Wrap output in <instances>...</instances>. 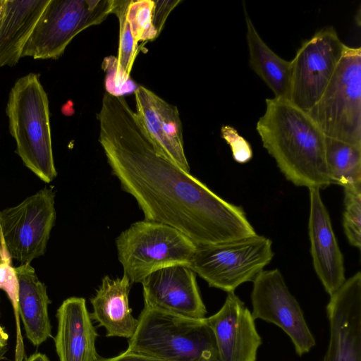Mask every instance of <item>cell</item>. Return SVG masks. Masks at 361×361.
<instances>
[{
	"mask_svg": "<svg viewBox=\"0 0 361 361\" xmlns=\"http://www.w3.org/2000/svg\"><path fill=\"white\" fill-rule=\"evenodd\" d=\"M127 350L164 361H219L214 333L204 319L145 307Z\"/></svg>",
	"mask_w": 361,
	"mask_h": 361,
	"instance_id": "277c9868",
	"label": "cell"
},
{
	"mask_svg": "<svg viewBox=\"0 0 361 361\" xmlns=\"http://www.w3.org/2000/svg\"><path fill=\"white\" fill-rule=\"evenodd\" d=\"M8 335L4 328L0 324V347L6 346Z\"/></svg>",
	"mask_w": 361,
	"mask_h": 361,
	"instance_id": "f546056e",
	"label": "cell"
},
{
	"mask_svg": "<svg viewBox=\"0 0 361 361\" xmlns=\"http://www.w3.org/2000/svg\"><path fill=\"white\" fill-rule=\"evenodd\" d=\"M130 0H114L113 13L116 14L119 23V43L118 56L114 67V90H121L130 79L135 57L138 53V43L135 42L126 18ZM113 82L106 88L107 91Z\"/></svg>",
	"mask_w": 361,
	"mask_h": 361,
	"instance_id": "cb8c5ba5",
	"label": "cell"
},
{
	"mask_svg": "<svg viewBox=\"0 0 361 361\" xmlns=\"http://www.w3.org/2000/svg\"><path fill=\"white\" fill-rule=\"evenodd\" d=\"M251 293L254 319H260L281 328L301 356L316 345L302 309L278 269L263 270L254 280Z\"/></svg>",
	"mask_w": 361,
	"mask_h": 361,
	"instance_id": "8fae6325",
	"label": "cell"
},
{
	"mask_svg": "<svg viewBox=\"0 0 361 361\" xmlns=\"http://www.w3.org/2000/svg\"><path fill=\"white\" fill-rule=\"evenodd\" d=\"M343 228L350 244L361 247V188L344 189Z\"/></svg>",
	"mask_w": 361,
	"mask_h": 361,
	"instance_id": "484cf974",
	"label": "cell"
},
{
	"mask_svg": "<svg viewBox=\"0 0 361 361\" xmlns=\"http://www.w3.org/2000/svg\"><path fill=\"white\" fill-rule=\"evenodd\" d=\"M25 361H49L46 355L41 353H36L30 355Z\"/></svg>",
	"mask_w": 361,
	"mask_h": 361,
	"instance_id": "f1b7e54d",
	"label": "cell"
},
{
	"mask_svg": "<svg viewBox=\"0 0 361 361\" xmlns=\"http://www.w3.org/2000/svg\"><path fill=\"white\" fill-rule=\"evenodd\" d=\"M330 338L322 361H361V273L332 295L326 306Z\"/></svg>",
	"mask_w": 361,
	"mask_h": 361,
	"instance_id": "7c38bea8",
	"label": "cell"
},
{
	"mask_svg": "<svg viewBox=\"0 0 361 361\" xmlns=\"http://www.w3.org/2000/svg\"><path fill=\"white\" fill-rule=\"evenodd\" d=\"M99 142L112 173L145 220L171 226L196 245L256 235L243 209L231 204L154 148L123 95L105 92Z\"/></svg>",
	"mask_w": 361,
	"mask_h": 361,
	"instance_id": "6da1fadb",
	"label": "cell"
},
{
	"mask_svg": "<svg viewBox=\"0 0 361 361\" xmlns=\"http://www.w3.org/2000/svg\"><path fill=\"white\" fill-rule=\"evenodd\" d=\"M247 27L246 39L251 68L272 90L276 98L288 99L291 63L281 58L264 42L244 6Z\"/></svg>",
	"mask_w": 361,
	"mask_h": 361,
	"instance_id": "44dd1931",
	"label": "cell"
},
{
	"mask_svg": "<svg viewBox=\"0 0 361 361\" xmlns=\"http://www.w3.org/2000/svg\"><path fill=\"white\" fill-rule=\"evenodd\" d=\"M256 130L263 147L292 183L319 190L331 184L326 136L307 112L288 99L267 98Z\"/></svg>",
	"mask_w": 361,
	"mask_h": 361,
	"instance_id": "7a4b0ae2",
	"label": "cell"
},
{
	"mask_svg": "<svg viewBox=\"0 0 361 361\" xmlns=\"http://www.w3.org/2000/svg\"><path fill=\"white\" fill-rule=\"evenodd\" d=\"M326 162L331 183L361 188V147L326 137Z\"/></svg>",
	"mask_w": 361,
	"mask_h": 361,
	"instance_id": "603a6c76",
	"label": "cell"
},
{
	"mask_svg": "<svg viewBox=\"0 0 361 361\" xmlns=\"http://www.w3.org/2000/svg\"><path fill=\"white\" fill-rule=\"evenodd\" d=\"M134 94L135 114L154 148L159 154L190 172L178 108L142 85L135 89Z\"/></svg>",
	"mask_w": 361,
	"mask_h": 361,
	"instance_id": "5bb4252c",
	"label": "cell"
},
{
	"mask_svg": "<svg viewBox=\"0 0 361 361\" xmlns=\"http://www.w3.org/2000/svg\"><path fill=\"white\" fill-rule=\"evenodd\" d=\"M97 361H164L151 356L126 350L118 355L111 358L99 357Z\"/></svg>",
	"mask_w": 361,
	"mask_h": 361,
	"instance_id": "83f0119b",
	"label": "cell"
},
{
	"mask_svg": "<svg viewBox=\"0 0 361 361\" xmlns=\"http://www.w3.org/2000/svg\"><path fill=\"white\" fill-rule=\"evenodd\" d=\"M49 0H0V68L15 66Z\"/></svg>",
	"mask_w": 361,
	"mask_h": 361,
	"instance_id": "ac0fdd59",
	"label": "cell"
},
{
	"mask_svg": "<svg viewBox=\"0 0 361 361\" xmlns=\"http://www.w3.org/2000/svg\"><path fill=\"white\" fill-rule=\"evenodd\" d=\"M274 257L271 240L257 234L218 244L197 245L188 266L211 287L234 292L253 280Z\"/></svg>",
	"mask_w": 361,
	"mask_h": 361,
	"instance_id": "52a82bcc",
	"label": "cell"
},
{
	"mask_svg": "<svg viewBox=\"0 0 361 361\" xmlns=\"http://www.w3.org/2000/svg\"><path fill=\"white\" fill-rule=\"evenodd\" d=\"M222 138L229 145L234 160L244 164L252 157V150L250 143L241 136L237 130L229 125L221 128Z\"/></svg>",
	"mask_w": 361,
	"mask_h": 361,
	"instance_id": "4316f807",
	"label": "cell"
},
{
	"mask_svg": "<svg viewBox=\"0 0 361 361\" xmlns=\"http://www.w3.org/2000/svg\"><path fill=\"white\" fill-rule=\"evenodd\" d=\"M16 153L26 167L45 183L57 173L54 165L47 94L39 75L30 73L11 87L6 107Z\"/></svg>",
	"mask_w": 361,
	"mask_h": 361,
	"instance_id": "3957f363",
	"label": "cell"
},
{
	"mask_svg": "<svg viewBox=\"0 0 361 361\" xmlns=\"http://www.w3.org/2000/svg\"><path fill=\"white\" fill-rule=\"evenodd\" d=\"M141 283L145 307L192 319L206 318L195 273L188 266L176 264L158 269Z\"/></svg>",
	"mask_w": 361,
	"mask_h": 361,
	"instance_id": "4fadbf2b",
	"label": "cell"
},
{
	"mask_svg": "<svg viewBox=\"0 0 361 361\" xmlns=\"http://www.w3.org/2000/svg\"><path fill=\"white\" fill-rule=\"evenodd\" d=\"M131 282L123 274L121 278L106 276L96 295L90 299L93 312L92 319L106 329V336L130 338L135 332L138 321L129 307L128 295Z\"/></svg>",
	"mask_w": 361,
	"mask_h": 361,
	"instance_id": "d6986e66",
	"label": "cell"
},
{
	"mask_svg": "<svg viewBox=\"0 0 361 361\" xmlns=\"http://www.w3.org/2000/svg\"><path fill=\"white\" fill-rule=\"evenodd\" d=\"M18 281V311L26 336L38 346L51 337L48 314L51 303L45 284L41 282L30 264L15 267Z\"/></svg>",
	"mask_w": 361,
	"mask_h": 361,
	"instance_id": "ffe728a7",
	"label": "cell"
},
{
	"mask_svg": "<svg viewBox=\"0 0 361 361\" xmlns=\"http://www.w3.org/2000/svg\"><path fill=\"white\" fill-rule=\"evenodd\" d=\"M118 258L133 283H141L151 273L172 265L189 266L197 245L166 224L139 221L116 239Z\"/></svg>",
	"mask_w": 361,
	"mask_h": 361,
	"instance_id": "5b68a950",
	"label": "cell"
},
{
	"mask_svg": "<svg viewBox=\"0 0 361 361\" xmlns=\"http://www.w3.org/2000/svg\"><path fill=\"white\" fill-rule=\"evenodd\" d=\"M205 320L214 335L219 361H256L262 338L251 312L234 292Z\"/></svg>",
	"mask_w": 361,
	"mask_h": 361,
	"instance_id": "9a60e30c",
	"label": "cell"
},
{
	"mask_svg": "<svg viewBox=\"0 0 361 361\" xmlns=\"http://www.w3.org/2000/svg\"><path fill=\"white\" fill-rule=\"evenodd\" d=\"M327 137L361 147V48L345 46L318 102L307 112Z\"/></svg>",
	"mask_w": 361,
	"mask_h": 361,
	"instance_id": "8992f818",
	"label": "cell"
},
{
	"mask_svg": "<svg viewBox=\"0 0 361 361\" xmlns=\"http://www.w3.org/2000/svg\"><path fill=\"white\" fill-rule=\"evenodd\" d=\"M54 192L44 188L16 206L0 212V255L21 264L42 256L54 225Z\"/></svg>",
	"mask_w": 361,
	"mask_h": 361,
	"instance_id": "9c48e42d",
	"label": "cell"
},
{
	"mask_svg": "<svg viewBox=\"0 0 361 361\" xmlns=\"http://www.w3.org/2000/svg\"><path fill=\"white\" fill-rule=\"evenodd\" d=\"M7 351L6 346L0 347V361L4 358L5 353Z\"/></svg>",
	"mask_w": 361,
	"mask_h": 361,
	"instance_id": "4dcf8cb0",
	"label": "cell"
},
{
	"mask_svg": "<svg viewBox=\"0 0 361 361\" xmlns=\"http://www.w3.org/2000/svg\"><path fill=\"white\" fill-rule=\"evenodd\" d=\"M180 0H130L126 18L136 42L156 39Z\"/></svg>",
	"mask_w": 361,
	"mask_h": 361,
	"instance_id": "7402d4cb",
	"label": "cell"
},
{
	"mask_svg": "<svg viewBox=\"0 0 361 361\" xmlns=\"http://www.w3.org/2000/svg\"><path fill=\"white\" fill-rule=\"evenodd\" d=\"M58 330L54 338L59 361H97L98 334L83 298L65 300L57 310Z\"/></svg>",
	"mask_w": 361,
	"mask_h": 361,
	"instance_id": "e0dca14e",
	"label": "cell"
},
{
	"mask_svg": "<svg viewBox=\"0 0 361 361\" xmlns=\"http://www.w3.org/2000/svg\"><path fill=\"white\" fill-rule=\"evenodd\" d=\"M345 46L333 27L322 28L305 41L290 61L288 99L307 112L324 93Z\"/></svg>",
	"mask_w": 361,
	"mask_h": 361,
	"instance_id": "30bf717a",
	"label": "cell"
},
{
	"mask_svg": "<svg viewBox=\"0 0 361 361\" xmlns=\"http://www.w3.org/2000/svg\"><path fill=\"white\" fill-rule=\"evenodd\" d=\"M114 0H49L22 54L35 59H57L85 29L113 13Z\"/></svg>",
	"mask_w": 361,
	"mask_h": 361,
	"instance_id": "ba28073f",
	"label": "cell"
},
{
	"mask_svg": "<svg viewBox=\"0 0 361 361\" xmlns=\"http://www.w3.org/2000/svg\"><path fill=\"white\" fill-rule=\"evenodd\" d=\"M11 257L0 259V289L6 292L10 300L16 318V344L14 361H23L25 350L18 311V281L15 267L11 264Z\"/></svg>",
	"mask_w": 361,
	"mask_h": 361,
	"instance_id": "d4e9b609",
	"label": "cell"
},
{
	"mask_svg": "<svg viewBox=\"0 0 361 361\" xmlns=\"http://www.w3.org/2000/svg\"><path fill=\"white\" fill-rule=\"evenodd\" d=\"M308 233L314 271L326 292L332 295L345 282L343 254L336 240L320 190L310 188Z\"/></svg>",
	"mask_w": 361,
	"mask_h": 361,
	"instance_id": "2e32d148",
	"label": "cell"
}]
</instances>
